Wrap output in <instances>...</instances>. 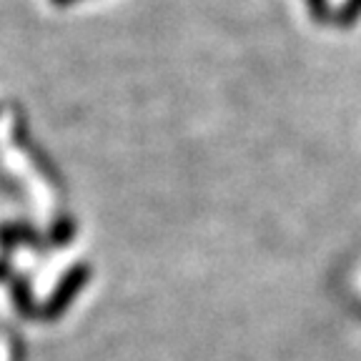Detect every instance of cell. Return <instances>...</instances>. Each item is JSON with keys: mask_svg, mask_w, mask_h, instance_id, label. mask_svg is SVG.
Masks as SVG:
<instances>
[{"mask_svg": "<svg viewBox=\"0 0 361 361\" xmlns=\"http://www.w3.org/2000/svg\"><path fill=\"white\" fill-rule=\"evenodd\" d=\"M306 8H309L311 18L316 23H329L331 20V8H329V0H306Z\"/></svg>", "mask_w": 361, "mask_h": 361, "instance_id": "cell-3", "label": "cell"}, {"mask_svg": "<svg viewBox=\"0 0 361 361\" xmlns=\"http://www.w3.org/2000/svg\"><path fill=\"white\" fill-rule=\"evenodd\" d=\"M90 279V269L85 264L80 266H73V269L68 271L66 276H63V281L58 283V288L53 291L51 301H48V306H45V314L48 316H58L63 314V311L68 309V304L73 301V296L80 291V288L88 283Z\"/></svg>", "mask_w": 361, "mask_h": 361, "instance_id": "cell-1", "label": "cell"}, {"mask_svg": "<svg viewBox=\"0 0 361 361\" xmlns=\"http://www.w3.org/2000/svg\"><path fill=\"white\" fill-rule=\"evenodd\" d=\"M359 18H361V0H346L344 6L336 11V16H334V23H336L338 28H351Z\"/></svg>", "mask_w": 361, "mask_h": 361, "instance_id": "cell-2", "label": "cell"}]
</instances>
